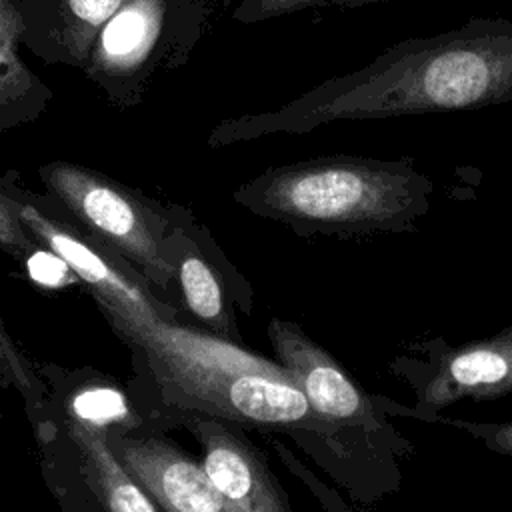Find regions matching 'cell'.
I'll return each instance as SVG.
<instances>
[{
    "mask_svg": "<svg viewBox=\"0 0 512 512\" xmlns=\"http://www.w3.org/2000/svg\"><path fill=\"white\" fill-rule=\"evenodd\" d=\"M218 254L220 250L206 228L196 224L186 208L174 206L166 256L174 270L178 310L192 318L194 328L242 344L232 296L228 294L234 286L228 274L214 264Z\"/></svg>",
    "mask_w": 512,
    "mask_h": 512,
    "instance_id": "ba28073f",
    "label": "cell"
},
{
    "mask_svg": "<svg viewBox=\"0 0 512 512\" xmlns=\"http://www.w3.org/2000/svg\"><path fill=\"white\" fill-rule=\"evenodd\" d=\"M22 32L20 0H0V134L38 120L54 98L20 56Z\"/></svg>",
    "mask_w": 512,
    "mask_h": 512,
    "instance_id": "4fadbf2b",
    "label": "cell"
},
{
    "mask_svg": "<svg viewBox=\"0 0 512 512\" xmlns=\"http://www.w3.org/2000/svg\"><path fill=\"white\" fill-rule=\"evenodd\" d=\"M30 276L44 286H58L66 272H72L62 258L52 254L48 248L38 250L26 264Z\"/></svg>",
    "mask_w": 512,
    "mask_h": 512,
    "instance_id": "ffe728a7",
    "label": "cell"
},
{
    "mask_svg": "<svg viewBox=\"0 0 512 512\" xmlns=\"http://www.w3.org/2000/svg\"><path fill=\"white\" fill-rule=\"evenodd\" d=\"M336 0H238L232 20L240 24H256L274 18H282L308 8L334 6Z\"/></svg>",
    "mask_w": 512,
    "mask_h": 512,
    "instance_id": "d6986e66",
    "label": "cell"
},
{
    "mask_svg": "<svg viewBox=\"0 0 512 512\" xmlns=\"http://www.w3.org/2000/svg\"><path fill=\"white\" fill-rule=\"evenodd\" d=\"M384 408H386V414H408V416H418L420 420H426V422L454 426V428L474 436L486 448H490L498 454H504V456H512V420H508V422H468V420H458V418H444L436 412L406 410L404 406H398L388 398H384Z\"/></svg>",
    "mask_w": 512,
    "mask_h": 512,
    "instance_id": "2e32d148",
    "label": "cell"
},
{
    "mask_svg": "<svg viewBox=\"0 0 512 512\" xmlns=\"http://www.w3.org/2000/svg\"><path fill=\"white\" fill-rule=\"evenodd\" d=\"M108 428L86 422L74 414L68 432L80 452L88 482L108 512H160L154 498L122 466L108 442Z\"/></svg>",
    "mask_w": 512,
    "mask_h": 512,
    "instance_id": "5bb4252c",
    "label": "cell"
},
{
    "mask_svg": "<svg viewBox=\"0 0 512 512\" xmlns=\"http://www.w3.org/2000/svg\"><path fill=\"white\" fill-rule=\"evenodd\" d=\"M0 382L4 386L14 388L22 396L30 414H36L42 410L46 388L38 378V374L34 372L24 350L10 336L2 316H0Z\"/></svg>",
    "mask_w": 512,
    "mask_h": 512,
    "instance_id": "9a60e30c",
    "label": "cell"
},
{
    "mask_svg": "<svg viewBox=\"0 0 512 512\" xmlns=\"http://www.w3.org/2000/svg\"><path fill=\"white\" fill-rule=\"evenodd\" d=\"M432 192V180L408 158L336 154L268 168L232 198L302 236H366L414 230L432 208Z\"/></svg>",
    "mask_w": 512,
    "mask_h": 512,
    "instance_id": "3957f363",
    "label": "cell"
},
{
    "mask_svg": "<svg viewBox=\"0 0 512 512\" xmlns=\"http://www.w3.org/2000/svg\"><path fill=\"white\" fill-rule=\"evenodd\" d=\"M126 406L120 394L112 390H90L72 400L70 414L98 424V426H114L124 416Z\"/></svg>",
    "mask_w": 512,
    "mask_h": 512,
    "instance_id": "ac0fdd59",
    "label": "cell"
},
{
    "mask_svg": "<svg viewBox=\"0 0 512 512\" xmlns=\"http://www.w3.org/2000/svg\"><path fill=\"white\" fill-rule=\"evenodd\" d=\"M2 178L30 232L88 286L114 330L158 318L178 322V310L166 304L130 262L86 232L48 192L36 194L20 186L16 172Z\"/></svg>",
    "mask_w": 512,
    "mask_h": 512,
    "instance_id": "8992f818",
    "label": "cell"
},
{
    "mask_svg": "<svg viewBox=\"0 0 512 512\" xmlns=\"http://www.w3.org/2000/svg\"><path fill=\"white\" fill-rule=\"evenodd\" d=\"M114 332L132 350L134 366L168 408L230 424L302 432L334 458L350 462L360 456L400 480V470L378 462L322 420L280 362L190 324L162 318L126 324Z\"/></svg>",
    "mask_w": 512,
    "mask_h": 512,
    "instance_id": "7a4b0ae2",
    "label": "cell"
},
{
    "mask_svg": "<svg viewBox=\"0 0 512 512\" xmlns=\"http://www.w3.org/2000/svg\"><path fill=\"white\" fill-rule=\"evenodd\" d=\"M38 176L46 192L86 232L130 262L178 310L174 270L166 256L174 204L164 206L104 172L68 160L42 164Z\"/></svg>",
    "mask_w": 512,
    "mask_h": 512,
    "instance_id": "5b68a950",
    "label": "cell"
},
{
    "mask_svg": "<svg viewBox=\"0 0 512 512\" xmlns=\"http://www.w3.org/2000/svg\"><path fill=\"white\" fill-rule=\"evenodd\" d=\"M188 426L202 442L206 476L230 502L244 512H292L262 454L230 422L194 418Z\"/></svg>",
    "mask_w": 512,
    "mask_h": 512,
    "instance_id": "30bf717a",
    "label": "cell"
},
{
    "mask_svg": "<svg viewBox=\"0 0 512 512\" xmlns=\"http://www.w3.org/2000/svg\"><path fill=\"white\" fill-rule=\"evenodd\" d=\"M378 2H392V0H336L334 6H346V8H356V6H366V4H378Z\"/></svg>",
    "mask_w": 512,
    "mask_h": 512,
    "instance_id": "44dd1931",
    "label": "cell"
},
{
    "mask_svg": "<svg viewBox=\"0 0 512 512\" xmlns=\"http://www.w3.org/2000/svg\"><path fill=\"white\" fill-rule=\"evenodd\" d=\"M126 0H20V46L48 66L84 70L92 48Z\"/></svg>",
    "mask_w": 512,
    "mask_h": 512,
    "instance_id": "7c38bea8",
    "label": "cell"
},
{
    "mask_svg": "<svg viewBox=\"0 0 512 512\" xmlns=\"http://www.w3.org/2000/svg\"><path fill=\"white\" fill-rule=\"evenodd\" d=\"M266 332L278 362L290 370L312 410L366 454L398 470L396 458L412 452V444L388 424L382 396L364 392L344 366L298 324L272 318Z\"/></svg>",
    "mask_w": 512,
    "mask_h": 512,
    "instance_id": "52a82bcc",
    "label": "cell"
},
{
    "mask_svg": "<svg viewBox=\"0 0 512 512\" xmlns=\"http://www.w3.org/2000/svg\"><path fill=\"white\" fill-rule=\"evenodd\" d=\"M512 394V324L488 338L446 348L418 392L416 412H438L462 398Z\"/></svg>",
    "mask_w": 512,
    "mask_h": 512,
    "instance_id": "8fae6325",
    "label": "cell"
},
{
    "mask_svg": "<svg viewBox=\"0 0 512 512\" xmlns=\"http://www.w3.org/2000/svg\"><path fill=\"white\" fill-rule=\"evenodd\" d=\"M212 6L214 0H126L100 32L84 76L112 106H138L154 80L188 62Z\"/></svg>",
    "mask_w": 512,
    "mask_h": 512,
    "instance_id": "277c9868",
    "label": "cell"
},
{
    "mask_svg": "<svg viewBox=\"0 0 512 512\" xmlns=\"http://www.w3.org/2000/svg\"><path fill=\"white\" fill-rule=\"evenodd\" d=\"M512 100V20L470 18L436 36L408 38L362 68L328 78L278 110L218 122L210 148L330 122L478 110Z\"/></svg>",
    "mask_w": 512,
    "mask_h": 512,
    "instance_id": "6da1fadb",
    "label": "cell"
},
{
    "mask_svg": "<svg viewBox=\"0 0 512 512\" xmlns=\"http://www.w3.org/2000/svg\"><path fill=\"white\" fill-rule=\"evenodd\" d=\"M108 442L122 466L164 512H244L206 476L202 464L160 434L112 432Z\"/></svg>",
    "mask_w": 512,
    "mask_h": 512,
    "instance_id": "9c48e42d",
    "label": "cell"
},
{
    "mask_svg": "<svg viewBox=\"0 0 512 512\" xmlns=\"http://www.w3.org/2000/svg\"><path fill=\"white\" fill-rule=\"evenodd\" d=\"M42 248L44 246L22 220L16 202L8 194L4 178L0 176V250L26 266L28 260Z\"/></svg>",
    "mask_w": 512,
    "mask_h": 512,
    "instance_id": "e0dca14e",
    "label": "cell"
}]
</instances>
